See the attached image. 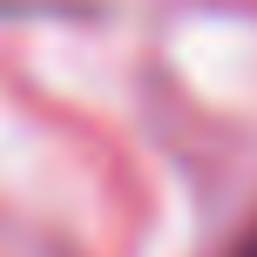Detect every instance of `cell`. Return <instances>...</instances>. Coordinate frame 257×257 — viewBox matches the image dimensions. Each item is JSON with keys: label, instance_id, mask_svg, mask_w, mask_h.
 Returning a JSON list of instances; mask_svg holds the SVG:
<instances>
[{"label": "cell", "instance_id": "1", "mask_svg": "<svg viewBox=\"0 0 257 257\" xmlns=\"http://www.w3.org/2000/svg\"><path fill=\"white\" fill-rule=\"evenodd\" d=\"M230 257H257V223H250L244 237H237V250H230Z\"/></svg>", "mask_w": 257, "mask_h": 257}]
</instances>
